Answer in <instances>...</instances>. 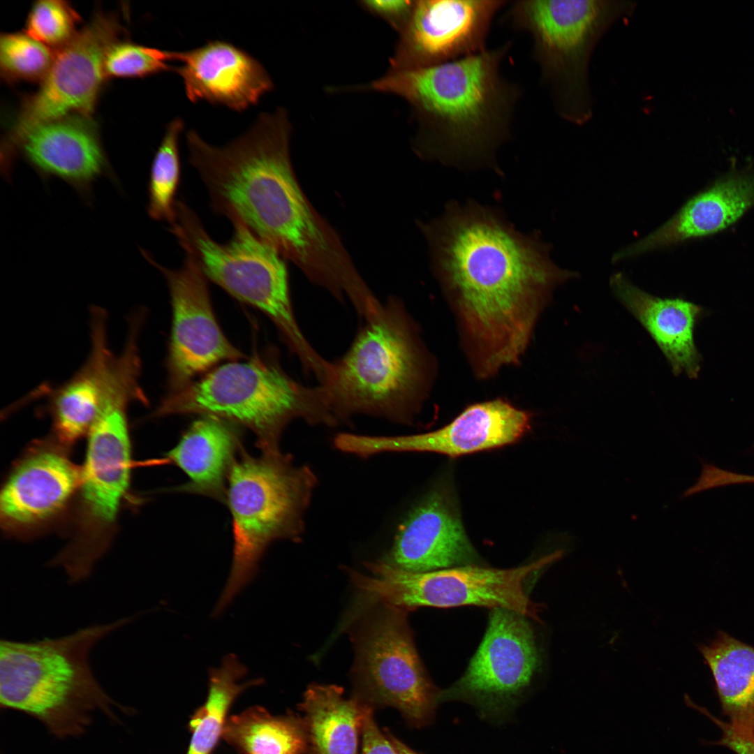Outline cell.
<instances>
[{
	"mask_svg": "<svg viewBox=\"0 0 754 754\" xmlns=\"http://www.w3.org/2000/svg\"><path fill=\"white\" fill-rule=\"evenodd\" d=\"M420 226L476 374L487 378L518 363L552 291L577 274L557 266L536 235L475 203H452Z\"/></svg>",
	"mask_w": 754,
	"mask_h": 754,
	"instance_id": "6da1fadb",
	"label": "cell"
},
{
	"mask_svg": "<svg viewBox=\"0 0 754 754\" xmlns=\"http://www.w3.org/2000/svg\"><path fill=\"white\" fill-rule=\"evenodd\" d=\"M290 135L281 109L260 113L246 133L223 147L191 130L186 133L189 163L214 212L242 222L308 279L330 287L347 275L353 261L301 188L290 161Z\"/></svg>",
	"mask_w": 754,
	"mask_h": 754,
	"instance_id": "7a4b0ae2",
	"label": "cell"
},
{
	"mask_svg": "<svg viewBox=\"0 0 754 754\" xmlns=\"http://www.w3.org/2000/svg\"><path fill=\"white\" fill-rule=\"evenodd\" d=\"M510 47L507 41L443 64L392 70L371 86L410 105L420 157L458 166L495 165L497 151L512 136L522 96L519 84L502 73Z\"/></svg>",
	"mask_w": 754,
	"mask_h": 754,
	"instance_id": "3957f363",
	"label": "cell"
},
{
	"mask_svg": "<svg viewBox=\"0 0 754 754\" xmlns=\"http://www.w3.org/2000/svg\"><path fill=\"white\" fill-rule=\"evenodd\" d=\"M133 619L91 625L57 638L1 640V708L36 718L61 739L83 734L96 710L111 718H116L113 706L128 711L100 686L89 655L96 644Z\"/></svg>",
	"mask_w": 754,
	"mask_h": 754,
	"instance_id": "277c9868",
	"label": "cell"
},
{
	"mask_svg": "<svg viewBox=\"0 0 754 754\" xmlns=\"http://www.w3.org/2000/svg\"><path fill=\"white\" fill-rule=\"evenodd\" d=\"M364 322L346 353L330 362L319 385L339 424L360 414L408 424L427 382V358L415 325L393 297Z\"/></svg>",
	"mask_w": 754,
	"mask_h": 754,
	"instance_id": "5b68a950",
	"label": "cell"
},
{
	"mask_svg": "<svg viewBox=\"0 0 754 754\" xmlns=\"http://www.w3.org/2000/svg\"><path fill=\"white\" fill-rule=\"evenodd\" d=\"M214 415L247 427L261 450H280V437L295 419L309 424H339L322 385L292 378L274 356L256 355L219 367L200 380L163 398L155 417Z\"/></svg>",
	"mask_w": 754,
	"mask_h": 754,
	"instance_id": "8992f818",
	"label": "cell"
},
{
	"mask_svg": "<svg viewBox=\"0 0 754 754\" xmlns=\"http://www.w3.org/2000/svg\"><path fill=\"white\" fill-rule=\"evenodd\" d=\"M317 482L309 466L295 465L281 450L261 452L257 457L242 451L231 468L226 498L232 522V562L214 616L253 579L270 544L301 540Z\"/></svg>",
	"mask_w": 754,
	"mask_h": 754,
	"instance_id": "52a82bcc",
	"label": "cell"
},
{
	"mask_svg": "<svg viewBox=\"0 0 754 754\" xmlns=\"http://www.w3.org/2000/svg\"><path fill=\"white\" fill-rule=\"evenodd\" d=\"M633 1L517 0L510 1L506 19L528 34L540 82L556 113L577 125L592 117L588 81L591 54L606 31L635 10Z\"/></svg>",
	"mask_w": 754,
	"mask_h": 754,
	"instance_id": "ba28073f",
	"label": "cell"
},
{
	"mask_svg": "<svg viewBox=\"0 0 754 754\" xmlns=\"http://www.w3.org/2000/svg\"><path fill=\"white\" fill-rule=\"evenodd\" d=\"M231 239L223 244L207 232L194 211L177 200L170 231L185 253L197 262L209 279L232 297L264 313L275 325L305 372L318 370L323 362L296 320L291 304L284 258L238 220Z\"/></svg>",
	"mask_w": 754,
	"mask_h": 754,
	"instance_id": "9c48e42d",
	"label": "cell"
},
{
	"mask_svg": "<svg viewBox=\"0 0 754 754\" xmlns=\"http://www.w3.org/2000/svg\"><path fill=\"white\" fill-rule=\"evenodd\" d=\"M561 554L557 551L509 569L466 566L424 572L404 570L378 560L366 564L371 575L350 571V576L368 596L408 611L418 607L475 605L505 608L538 621L539 609L528 598L525 582Z\"/></svg>",
	"mask_w": 754,
	"mask_h": 754,
	"instance_id": "30bf717a",
	"label": "cell"
},
{
	"mask_svg": "<svg viewBox=\"0 0 754 754\" xmlns=\"http://www.w3.org/2000/svg\"><path fill=\"white\" fill-rule=\"evenodd\" d=\"M126 396L110 399L89 432L82 472L80 531L54 559L72 583L89 577L108 547L121 500L129 486L131 446Z\"/></svg>",
	"mask_w": 754,
	"mask_h": 754,
	"instance_id": "8fae6325",
	"label": "cell"
},
{
	"mask_svg": "<svg viewBox=\"0 0 754 754\" xmlns=\"http://www.w3.org/2000/svg\"><path fill=\"white\" fill-rule=\"evenodd\" d=\"M408 610L383 605L361 623L353 635L355 697L372 707L392 706L411 725L432 720L439 691L416 651Z\"/></svg>",
	"mask_w": 754,
	"mask_h": 754,
	"instance_id": "7c38bea8",
	"label": "cell"
},
{
	"mask_svg": "<svg viewBox=\"0 0 754 754\" xmlns=\"http://www.w3.org/2000/svg\"><path fill=\"white\" fill-rule=\"evenodd\" d=\"M121 28L117 16L96 12L67 44L55 51L38 89L23 102L3 140L1 151L39 125L70 114L91 116L105 80V54L117 41Z\"/></svg>",
	"mask_w": 754,
	"mask_h": 754,
	"instance_id": "4fadbf2b",
	"label": "cell"
},
{
	"mask_svg": "<svg viewBox=\"0 0 754 754\" xmlns=\"http://www.w3.org/2000/svg\"><path fill=\"white\" fill-rule=\"evenodd\" d=\"M529 619L513 610L491 609L485 633L466 671L439 691L438 703L465 701L494 718L508 713L540 664Z\"/></svg>",
	"mask_w": 754,
	"mask_h": 754,
	"instance_id": "5bb4252c",
	"label": "cell"
},
{
	"mask_svg": "<svg viewBox=\"0 0 754 754\" xmlns=\"http://www.w3.org/2000/svg\"><path fill=\"white\" fill-rule=\"evenodd\" d=\"M90 315L91 347L84 364L64 383L42 385L30 396L45 399L54 431L64 444L89 434L114 394L140 383L139 333L129 331L122 352L115 355L108 345L106 311L94 306Z\"/></svg>",
	"mask_w": 754,
	"mask_h": 754,
	"instance_id": "9a60e30c",
	"label": "cell"
},
{
	"mask_svg": "<svg viewBox=\"0 0 754 754\" xmlns=\"http://www.w3.org/2000/svg\"><path fill=\"white\" fill-rule=\"evenodd\" d=\"M142 256L164 276L170 295L172 325L167 358L169 393L182 390L193 378L223 360L244 357L223 333L213 311L207 278L195 260L185 253L182 266L160 265L148 251Z\"/></svg>",
	"mask_w": 754,
	"mask_h": 754,
	"instance_id": "2e32d148",
	"label": "cell"
},
{
	"mask_svg": "<svg viewBox=\"0 0 754 754\" xmlns=\"http://www.w3.org/2000/svg\"><path fill=\"white\" fill-rule=\"evenodd\" d=\"M507 0L415 1L391 61L392 70L424 68L481 53Z\"/></svg>",
	"mask_w": 754,
	"mask_h": 754,
	"instance_id": "e0dca14e",
	"label": "cell"
},
{
	"mask_svg": "<svg viewBox=\"0 0 754 754\" xmlns=\"http://www.w3.org/2000/svg\"><path fill=\"white\" fill-rule=\"evenodd\" d=\"M531 416L503 399L466 408L453 421L434 431L402 436L340 433L334 447L366 458L383 452H428L459 457L509 445L530 428Z\"/></svg>",
	"mask_w": 754,
	"mask_h": 754,
	"instance_id": "ac0fdd59",
	"label": "cell"
},
{
	"mask_svg": "<svg viewBox=\"0 0 754 754\" xmlns=\"http://www.w3.org/2000/svg\"><path fill=\"white\" fill-rule=\"evenodd\" d=\"M18 158L44 180L64 181L89 205L92 184L99 177L117 184L91 116L70 114L39 125L1 151V172L6 180H10Z\"/></svg>",
	"mask_w": 754,
	"mask_h": 754,
	"instance_id": "d6986e66",
	"label": "cell"
},
{
	"mask_svg": "<svg viewBox=\"0 0 754 754\" xmlns=\"http://www.w3.org/2000/svg\"><path fill=\"white\" fill-rule=\"evenodd\" d=\"M381 560L415 572L485 566L466 533L451 494L441 487L409 511Z\"/></svg>",
	"mask_w": 754,
	"mask_h": 754,
	"instance_id": "ffe728a7",
	"label": "cell"
},
{
	"mask_svg": "<svg viewBox=\"0 0 754 754\" xmlns=\"http://www.w3.org/2000/svg\"><path fill=\"white\" fill-rule=\"evenodd\" d=\"M181 63L173 72L193 103L205 101L242 112L258 103L273 82L260 62L226 41L213 40L193 50L174 51Z\"/></svg>",
	"mask_w": 754,
	"mask_h": 754,
	"instance_id": "44dd1931",
	"label": "cell"
},
{
	"mask_svg": "<svg viewBox=\"0 0 754 754\" xmlns=\"http://www.w3.org/2000/svg\"><path fill=\"white\" fill-rule=\"evenodd\" d=\"M82 472L56 447H39L16 465L0 496L2 526L22 533L54 518L81 484Z\"/></svg>",
	"mask_w": 754,
	"mask_h": 754,
	"instance_id": "7402d4cb",
	"label": "cell"
},
{
	"mask_svg": "<svg viewBox=\"0 0 754 754\" xmlns=\"http://www.w3.org/2000/svg\"><path fill=\"white\" fill-rule=\"evenodd\" d=\"M754 207V169L731 171L690 198L670 219L612 256L617 263L719 232Z\"/></svg>",
	"mask_w": 754,
	"mask_h": 754,
	"instance_id": "603a6c76",
	"label": "cell"
},
{
	"mask_svg": "<svg viewBox=\"0 0 754 754\" xmlns=\"http://www.w3.org/2000/svg\"><path fill=\"white\" fill-rule=\"evenodd\" d=\"M621 304L646 330L670 363L675 375L695 379L702 358L694 339L701 307L681 298H661L640 289L621 273L609 280Z\"/></svg>",
	"mask_w": 754,
	"mask_h": 754,
	"instance_id": "cb8c5ba5",
	"label": "cell"
},
{
	"mask_svg": "<svg viewBox=\"0 0 754 754\" xmlns=\"http://www.w3.org/2000/svg\"><path fill=\"white\" fill-rule=\"evenodd\" d=\"M241 436L236 424L214 415H200L166 456L188 478L177 489L226 503L231 468L244 450Z\"/></svg>",
	"mask_w": 754,
	"mask_h": 754,
	"instance_id": "d4e9b609",
	"label": "cell"
},
{
	"mask_svg": "<svg viewBox=\"0 0 754 754\" xmlns=\"http://www.w3.org/2000/svg\"><path fill=\"white\" fill-rule=\"evenodd\" d=\"M700 650L711 671L727 724L739 736L754 741V647L720 631Z\"/></svg>",
	"mask_w": 754,
	"mask_h": 754,
	"instance_id": "484cf974",
	"label": "cell"
},
{
	"mask_svg": "<svg viewBox=\"0 0 754 754\" xmlns=\"http://www.w3.org/2000/svg\"><path fill=\"white\" fill-rule=\"evenodd\" d=\"M369 707L341 687L312 684L300 704L309 754H358L360 734Z\"/></svg>",
	"mask_w": 754,
	"mask_h": 754,
	"instance_id": "4316f807",
	"label": "cell"
},
{
	"mask_svg": "<svg viewBox=\"0 0 754 754\" xmlns=\"http://www.w3.org/2000/svg\"><path fill=\"white\" fill-rule=\"evenodd\" d=\"M222 738L239 754L308 753L302 718L273 716L260 706L228 717Z\"/></svg>",
	"mask_w": 754,
	"mask_h": 754,
	"instance_id": "83f0119b",
	"label": "cell"
},
{
	"mask_svg": "<svg viewBox=\"0 0 754 754\" xmlns=\"http://www.w3.org/2000/svg\"><path fill=\"white\" fill-rule=\"evenodd\" d=\"M246 674V667L232 653L223 658L219 667L209 670L207 699L188 722L191 737L186 754L212 753L222 738L227 715L235 700L247 688L263 683V679H255L239 683Z\"/></svg>",
	"mask_w": 754,
	"mask_h": 754,
	"instance_id": "f1b7e54d",
	"label": "cell"
},
{
	"mask_svg": "<svg viewBox=\"0 0 754 754\" xmlns=\"http://www.w3.org/2000/svg\"><path fill=\"white\" fill-rule=\"evenodd\" d=\"M184 126L180 117L168 123L154 155L148 183L149 216L170 225L175 219V196L181 173L179 140Z\"/></svg>",
	"mask_w": 754,
	"mask_h": 754,
	"instance_id": "f546056e",
	"label": "cell"
},
{
	"mask_svg": "<svg viewBox=\"0 0 754 754\" xmlns=\"http://www.w3.org/2000/svg\"><path fill=\"white\" fill-rule=\"evenodd\" d=\"M55 51L24 32L0 37V72L8 82H41L54 60Z\"/></svg>",
	"mask_w": 754,
	"mask_h": 754,
	"instance_id": "4dcf8cb0",
	"label": "cell"
},
{
	"mask_svg": "<svg viewBox=\"0 0 754 754\" xmlns=\"http://www.w3.org/2000/svg\"><path fill=\"white\" fill-rule=\"evenodd\" d=\"M174 52L130 41H116L108 50L103 62L105 79L142 78L172 71Z\"/></svg>",
	"mask_w": 754,
	"mask_h": 754,
	"instance_id": "1f68e13d",
	"label": "cell"
},
{
	"mask_svg": "<svg viewBox=\"0 0 754 754\" xmlns=\"http://www.w3.org/2000/svg\"><path fill=\"white\" fill-rule=\"evenodd\" d=\"M80 19L78 13L67 1L40 0L32 6L24 32L57 51L77 34Z\"/></svg>",
	"mask_w": 754,
	"mask_h": 754,
	"instance_id": "d6a6232c",
	"label": "cell"
},
{
	"mask_svg": "<svg viewBox=\"0 0 754 754\" xmlns=\"http://www.w3.org/2000/svg\"><path fill=\"white\" fill-rule=\"evenodd\" d=\"M374 709L368 707L365 713L361 754H399L385 733L379 730L374 718Z\"/></svg>",
	"mask_w": 754,
	"mask_h": 754,
	"instance_id": "836d02e7",
	"label": "cell"
},
{
	"mask_svg": "<svg viewBox=\"0 0 754 754\" xmlns=\"http://www.w3.org/2000/svg\"><path fill=\"white\" fill-rule=\"evenodd\" d=\"M414 3L415 1L409 0H375L362 2L367 9L389 21L399 31L407 22Z\"/></svg>",
	"mask_w": 754,
	"mask_h": 754,
	"instance_id": "e575fe53",
	"label": "cell"
},
{
	"mask_svg": "<svg viewBox=\"0 0 754 754\" xmlns=\"http://www.w3.org/2000/svg\"><path fill=\"white\" fill-rule=\"evenodd\" d=\"M707 715L711 718L723 731L722 737L716 744L728 748L736 754H754V741L744 739L739 736L733 732L727 723H725L713 716L711 714H709V712Z\"/></svg>",
	"mask_w": 754,
	"mask_h": 754,
	"instance_id": "d590c367",
	"label": "cell"
},
{
	"mask_svg": "<svg viewBox=\"0 0 754 754\" xmlns=\"http://www.w3.org/2000/svg\"><path fill=\"white\" fill-rule=\"evenodd\" d=\"M385 733L393 744L399 754H418L414 751L411 750L409 747L405 745L403 742L397 739L393 736L389 731H385Z\"/></svg>",
	"mask_w": 754,
	"mask_h": 754,
	"instance_id": "8d00e7d4",
	"label": "cell"
}]
</instances>
